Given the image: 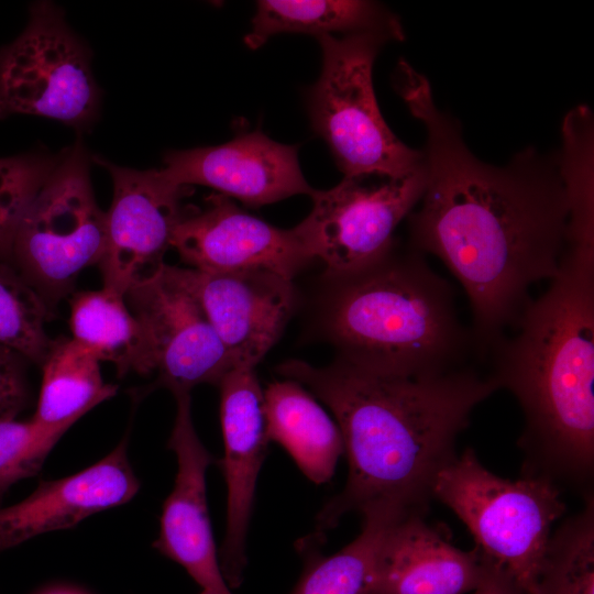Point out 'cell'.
<instances>
[{
  "instance_id": "obj_21",
  "label": "cell",
  "mask_w": 594,
  "mask_h": 594,
  "mask_svg": "<svg viewBox=\"0 0 594 594\" xmlns=\"http://www.w3.org/2000/svg\"><path fill=\"white\" fill-rule=\"evenodd\" d=\"M69 327L73 339L99 361L111 362L119 376L155 372L150 337L129 308L124 295L102 287L70 295Z\"/></svg>"
},
{
  "instance_id": "obj_28",
  "label": "cell",
  "mask_w": 594,
  "mask_h": 594,
  "mask_svg": "<svg viewBox=\"0 0 594 594\" xmlns=\"http://www.w3.org/2000/svg\"><path fill=\"white\" fill-rule=\"evenodd\" d=\"M28 361L0 344V421L15 419L29 405Z\"/></svg>"
},
{
  "instance_id": "obj_4",
  "label": "cell",
  "mask_w": 594,
  "mask_h": 594,
  "mask_svg": "<svg viewBox=\"0 0 594 594\" xmlns=\"http://www.w3.org/2000/svg\"><path fill=\"white\" fill-rule=\"evenodd\" d=\"M331 280L326 328L346 362L419 378L465 366L475 353L451 284L411 246L395 243L373 264Z\"/></svg>"
},
{
  "instance_id": "obj_7",
  "label": "cell",
  "mask_w": 594,
  "mask_h": 594,
  "mask_svg": "<svg viewBox=\"0 0 594 594\" xmlns=\"http://www.w3.org/2000/svg\"><path fill=\"white\" fill-rule=\"evenodd\" d=\"M105 242L106 212L96 202L88 154L78 140L59 154L23 215L9 262L55 314L80 272L100 262Z\"/></svg>"
},
{
  "instance_id": "obj_11",
  "label": "cell",
  "mask_w": 594,
  "mask_h": 594,
  "mask_svg": "<svg viewBox=\"0 0 594 594\" xmlns=\"http://www.w3.org/2000/svg\"><path fill=\"white\" fill-rule=\"evenodd\" d=\"M125 301L150 337L157 380L173 394L217 385L233 363L201 306L165 264L157 276L129 289Z\"/></svg>"
},
{
  "instance_id": "obj_19",
  "label": "cell",
  "mask_w": 594,
  "mask_h": 594,
  "mask_svg": "<svg viewBox=\"0 0 594 594\" xmlns=\"http://www.w3.org/2000/svg\"><path fill=\"white\" fill-rule=\"evenodd\" d=\"M270 441L280 444L314 483L328 482L344 453L341 431L312 394L286 378L264 391Z\"/></svg>"
},
{
  "instance_id": "obj_14",
  "label": "cell",
  "mask_w": 594,
  "mask_h": 594,
  "mask_svg": "<svg viewBox=\"0 0 594 594\" xmlns=\"http://www.w3.org/2000/svg\"><path fill=\"white\" fill-rule=\"evenodd\" d=\"M227 484V525L219 551L223 578L238 586L246 564L245 543L257 476L270 442L264 391L254 369L233 367L219 382Z\"/></svg>"
},
{
  "instance_id": "obj_29",
  "label": "cell",
  "mask_w": 594,
  "mask_h": 594,
  "mask_svg": "<svg viewBox=\"0 0 594 594\" xmlns=\"http://www.w3.org/2000/svg\"><path fill=\"white\" fill-rule=\"evenodd\" d=\"M483 559L484 573L480 584L474 590V594H521L512 579L502 569L491 563L484 557Z\"/></svg>"
},
{
  "instance_id": "obj_5",
  "label": "cell",
  "mask_w": 594,
  "mask_h": 594,
  "mask_svg": "<svg viewBox=\"0 0 594 594\" xmlns=\"http://www.w3.org/2000/svg\"><path fill=\"white\" fill-rule=\"evenodd\" d=\"M433 498L455 513L482 556L521 594H538L551 528L565 510L560 487L542 476L499 477L468 449L439 472Z\"/></svg>"
},
{
  "instance_id": "obj_22",
  "label": "cell",
  "mask_w": 594,
  "mask_h": 594,
  "mask_svg": "<svg viewBox=\"0 0 594 594\" xmlns=\"http://www.w3.org/2000/svg\"><path fill=\"white\" fill-rule=\"evenodd\" d=\"M99 359L75 341L52 340L41 365L42 384L33 419L44 425L75 424L118 387L105 383Z\"/></svg>"
},
{
  "instance_id": "obj_26",
  "label": "cell",
  "mask_w": 594,
  "mask_h": 594,
  "mask_svg": "<svg viewBox=\"0 0 594 594\" xmlns=\"http://www.w3.org/2000/svg\"><path fill=\"white\" fill-rule=\"evenodd\" d=\"M58 161L41 152L0 157V262H9L19 223Z\"/></svg>"
},
{
  "instance_id": "obj_20",
  "label": "cell",
  "mask_w": 594,
  "mask_h": 594,
  "mask_svg": "<svg viewBox=\"0 0 594 594\" xmlns=\"http://www.w3.org/2000/svg\"><path fill=\"white\" fill-rule=\"evenodd\" d=\"M279 33H305L317 38L341 33H378L404 41L398 18L384 6L363 0H261L244 43L252 50Z\"/></svg>"
},
{
  "instance_id": "obj_6",
  "label": "cell",
  "mask_w": 594,
  "mask_h": 594,
  "mask_svg": "<svg viewBox=\"0 0 594 594\" xmlns=\"http://www.w3.org/2000/svg\"><path fill=\"white\" fill-rule=\"evenodd\" d=\"M322 68L308 92L314 130L344 176L407 175L425 163L424 151L404 144L386 124L375 98L372 68L388 37L378 33L318 38Z\"/></svg>"
},
{
  "instance_id": "obj_10",
  "label": "cell",
  "mask_w": 594,
  "mask_h": 594,
  "mask_svg": "<svg viewBox=\"0 0 594 594\" xmlns=\"http://www.w3.org/2000/svg\"><path fill=\"white\" fill-rule=\"evenodd\" d=\"M94 158L113 183L112 202L106 212L105 250L98 265L103 287L125 295L164 267L174 230L188 209L183 200L193 187L169 182L160 169L138 170Z\"/></svg>"
},
{
  "instance_id": "obj_2",
  "label": "cell",
  "mask_w": 594,
  "mask_h": 594,
  "mask_svg": "<svg viewBox=\"0 0 594 594\" xmlns=\"http://www.w3.org/2000/svg\"><path fill=\"white\" fill-rule=\"evenodd\" d=\"M278 371L323 402L342 435L348 480L319 512L320 531L353 512L425 514L472 410L498 389L488 374L466 365L419 378L371 372L341 358L326 367L292 360Z\"/></svg>"
},
{
  "instance_id": "obj_12",
  "label": "cell",
  "mask_w": 594,
  "mask_h": 594,
  "mask_svg": "<svg viewBox=\"0 0 594 594\" xmlns=\"http://www.w3.org/2000/svg\"><path fill=\"white\" fill-rule=\"evenodd\" d=\"M170 248L197 271H267L290 280L314 260L297 226L276 228L221 194L207 197L201 209H187Z\"/></svg>"
},
{
  "instance_id": "obj_18",
  "label": "cell",
  "mask_w": 594,
  "mask_h": 594,
  "mask_svg": "<svg viewBox=\"0 0 594 594\" xmlns=\"http://www.w3.org/2000/svg\"><path fill=\"white\" fill-rule=\"evenodd\" d=\"M484 573L477 549L463 551L424 519V514L395 517L376 553L373 594H465Z\"/></svg>"
},
{
  "instance_id": "obj_30",
  "label": "cell",
  "mask_w": 594,
  "mask_h": 594,
  "mask_svg": "<svg viewBox=\"0 0 594 594\" xmlns=\"http://www.w3.org/2000/svg\"><path fill=\"white\" fill-rule=\"evenodd\" d=\"M199 594H211V593H208L206 591H201Z\"/></svg>"
},
{
  "instance_id": "obj_24",
  "label": "cell",
  "mask_w": 594,
  "mask_h": 594,
  "mask_svg": "<svg viewBox=\"0 0 594 594\" xmlns=\"http://www.w3.org/2000/svg\"><path fill=\"white\" fill-rule=\"evenodd\" d=\"M538 594H594V499L566 519L547 543Z\"/></svg>"
},
{
  "instance_id": "obj_3",
  "label": "cell",
  "mask_w": 594,
  "mask_h": 594,
  "mask_svg": "<svg viewBox=\"0 0 594 594\" xmlns=\"http://www.w3.org/2000/svg\"><path fill=\"white\" fill-rule=\"evenodd\" d=\"M524 415L522 475L593 496L594 243H570L548 289L488 354Z\"/></svg>"
},
{
  "instance_id": "obj_17",
  "label": "cell",
  "mask_w": 594,
  "mask_h": 594,
  "mask_svg": "<svg viewBox=\"0 0 594 594\" xmlns=\"http://www.w3.org/2000/svg\"><path fill=\"white\" fill-rule=\"evenodd\" d=\"M140 490L128 457V439L80 472L41 481L20 502L0 505V552L37 536L69 529L91 515L130 502Z\"/></svg>"
},
{
  "instance_id": "obj_9",
  "label": "cell",
  "mask_w": 594,
  "mask_h": 594,
  "mask_svg": "<svg viewBox=\"0 0 594 594\" xmlns=\"http://www.w3.org/2000/svg\"><path fill=\"white\" fill-rule=\"evenodd\" d=\"M426 161L404 176L363 173L344 176L328 190H315L310 213L297 226L311 256L337 279L382 258L394 246V232L420 201Z\"/></svg>"
},
{
  "instance_id": "obj_15",
  "label": "cell",
  "mask_w": 594,
  "mask_h": 594,
  "mask_svg": "<svg viewBox=\"0 0 594 594\" xmlns=\"http://www.w3.org/2000/svg\"><path fill=\"white\" fill-rule=\"evenodd\" d=\"M234 367H251L278 340L294 307L292 280L267 271L201 272L177 266Z\"/></svg>"
},
{
  "instance_id": "obj_8",
  "label": "cell",
  "mask_w": 594,
  "mask_h": 594,
  "mask_svg": "<svg viewBox=\"0 0 594 594\" xmlns=\"http://www.w3.org/2000/svg\"><path fill=\"white\" fill-rule=\"evenodd\" d=\"M99 105L89 51L57 6L33 3L23 32L0 48V119L33 114L84 131Z\"/></svg>"
},
{
  "instance_id": "obj_13",
  "label": "cell",
  "mask_w": 594,
  "mask_h": 594,
  "mask_svg": "<svg viewBox=\"0 0 594 594\" xmlns=\"http://www.w3.org/2000/svg\"><path fill=\"white\" fill-rule=\"evenodd\" d=\"M173 395L177 409L167 447L176 455L177 473L153 547L184 566L201 591L232 594L221 572L207 504L206 473L215 458L195 430L190 392Z\"/></svg>"
},
{
  "instance_id": "obj_16",
  "label": "cell",
  "mask_w": 594,
  "mask_h": 594,
  "mask_svg": "<svg viewBox=\"0 0 594 594\" xmlns=\"http://www.w3.org/2000/svg\"><path fill=\"white\" fill-rule=\"evenodd\" d=\"M297 146L273 141L260 130L243 132L217 145L170 151L161 170L180 186L204 185L252 207L294 195H311Z\"/></svg>"
},
{
  "instance_id": "obj_1",
  "label": "cell",
  "mask_w": 594,
  "mask_h": 594,
  "mask_svg": "<svg viewBox=\"0 0 594 594\" xmlns=\"http://www.w3.org/2000/svg\"><path fill=\"white\" fill-rule=\"evenodd\" d=\"M394 86L425 127L427 180L408 216V245L439 257L463 287L481 358L517 329L530 287L558 273L569 242L570 200L560 155L535 147L505 166L480 161L457 119L435 105L428 79L400 59Z\"/></svg>"
},
{
  "instance_id": "obj_25",
  "label": "cell",
  "mask_w": 594,
  "mask_h": 594,
  "mask_svg": "<svg viewBox=\"0 0 594 594\" xmlns=\"http://www.w3.org/2000/svg\"><path fill=\"white\" fill-rule=\"evenodd\" d=\"M54 317L36 290L10 262H0V344L42 365L52 340L45 322Z\"/></svg>"
},
{
  "instance_id": "obj_23",
  "label": "cell",
  "mask_w": 594,
  "mask_h": 594,
  "mask_svg": "<svg viewBox=\"0 0 594 594\" xmlns=\"http://www.w3.org/2000/svg\"><path fill=\"white\" fill-rule=\"evenodd\" d=\"M399 515L385 508L362 514L360 535L337 553L315 559L292 594H373L377 548L386 527Z\"/></svg>"
},
{
  "instance_id": "obj_27",
  "label": "cell",
  "mask_w": 594,
  "mask_h": 594,
  "mask_svg": "<svg viewBox=\"0 0 594 594\" xmlns=\"http://www.w3.org/2000/svg\"><path fill=\"white\" fill-rule=\"evenodd\" d=\"M74 424L44 425L31 418L0 421V505L16 482L36 475Z\"/></svg>"
}]
</instances>
